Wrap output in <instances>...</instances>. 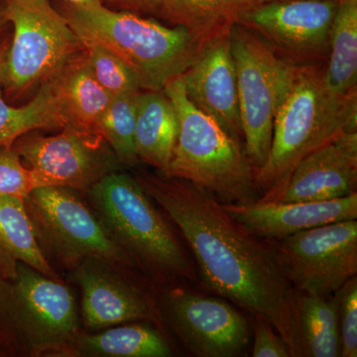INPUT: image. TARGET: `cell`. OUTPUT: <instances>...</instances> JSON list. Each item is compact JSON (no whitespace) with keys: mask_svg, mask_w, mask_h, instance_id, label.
Here are the masks:
<instances>
[{"mask_svg":"<svg viewBox=\"0 0 357 357\" xmlns=\"http://www.w3.org/2000/svg\"><path fill=\"white\" fill-rule=\"evenodd\" d=\"M136 180L177 225L206 285L267 319L291 356H306L296 290L282 268L276 246L250 234L222 203L199 185L162 173L142 174Z\"/></svg>","mask_w":357,"mask_h":357,"instance_id":"obj_1","label":"cell"},{"mask_svg":"<svg viewBox=\"0 0 357 357\" xmlns=\"http://www.w3.org/2000/svg\"><path fill=\"white\" fill-rule=\"evenodd\" d=\"M342 131H357V91L335 93L326 84L324 68L297 65L295 79L274 121L266 162L255 171L261 197L273 202L294 168Z\"/></svg>","mask_w":357,"mask_h":357,"instance_id":"obj_2","label":"cell"},{"mask_svg":"<svg viewBox=\"0 0 357 357\" xmlns=\"http://www.w3.org/2000/svg\"><path fill=\"white\" fill-rule=\"evenodd\" d=\"M61 13L79 36L105 45L137 79L141 91H160L185 72L199 44L185 28L167 27L138 14L102 4L77 6L63 1Z\"/></svg>","mask_w":357,"mask_h":357,"instance_id":"obj_3","label":"cell"},{"mask_svg":"<svg viewBox=\"0 0 357 357\" xmlns=\"http://www.w3.org/2000/svg\"><path fill=\"white\" fill-rule=\"evenodd\" d=\"M86 192L96 218L134 266L159 283L195 278L184 249L136 178L112 172Z\"/></svg>","mask_w":357,"mask_h":357,"instance_id":"obj_4","label":"cell"},{"mask_svg":"<svg viewBox=\"0 0 357 357\" xmlns=\"http://www.w3.org/2000/svg\"><path fill=\"white\" fill-rule=\"evenodd\" d=\"M163 89L178 121L177 142L164 175L199 185L222 204L255 203L261 192L243 143L189 100L181 76Z\"/></svg>","mask_w":357,"mask_h":357,"instance_id":"obj_5","label":"cell"},{"mask_svg":"<svg viewBox=\"0 0 357 357\" xmlns=\"http://www.w3.org/2000/svg\"><path fill=\"white\" fill-rule=\"evenodd\" d=\"M70 289L25 263L14 279L0 277V356H65L79 335Z\"/></svg>","mask_w":357,"mask_h":357,"instance_id":"obj_6","label":"cell"},{"mask_svg":"<svg viewBox=\"0 0 357 357\" xmlns=\"http://www.w3.org/2000/svg\"><path fill=\"white\" fill-rule=\"evenodd\" d=\"M11 24L0 88L16 100L50 81L86 51L82 37L49 0H4Z\"/></svg>","mask_w":357,"mask_h":357,"instance_id":"obj_7","label":"cell"},{"mask_svg":"<svg viewBox=\"0 0 357 357\" xmlns=\"http://www.w3.org/2000/svg\"><path fill=\"white\" fill-rule=\"evenodd\" d=\"M236 62L244 151L255 170L266 162L275 117L287 96L297 65L250 28L236 24L229 34Z\"/></svg>","mask_w":357,"mask_h":357,"instance_id":"obj_8","label":"cell"},{"mask_svg":"<svg viewBox=\"0 0 357 357\" xmlns=\"http://www.w3.org/2000/svg\"><path fill=\"white\" fill-rule=\"evenodd\" d=\"M77 192L47 185L36 188L24 199L35 236L47 260L69 269L91 258L117 268L135 267Z\"/></svg>","mask_w":357,"mask_h":357,"instance_id":"obj_9","label":"cell"},{"mask_svg":"<svg viewBox=\"0 0 357 357\" xmlns=\"http://www.w3.org/2000/svg\"><path fill=\"white\" fill-rule=\"evenodd\" d=\"M279 241V261L298 292L330 297L356 276L357 220L302 230Z\"/></svg>","mask_w":357,"mask_h":357,"instance_id":"obj_10","label":"cell"},{"mask_svg":"<svg viewBox=\"0 0 357 357\" xmlns=\"http://www.w3.org/2000/svg\"><path fill=\"white\" fill-rule=\"evenodd\" d=\"M28 132L13 143L40 187H64L86 192L115 172L119 160L102 137L65 126L56 135Z\"/></svg>","mask_w":357,"mask_h":357,"instance_id":"obj_11","label":"cell"},{"mask_svg":"<svg viewBox=\"0 0 357 357\" xmlns=\"http://www.w3.org/2000/svg\"><path fill=\"white\" fill-rule=\"evenodd\" d=\"M158 309L194 356H245L250 342L248 321L227 301L175 287L166 291Z\"/></svg>","mask_w":357,"mask_h":357,"instance_id":"obj_12","label":"cell"},{"mask_svg":"<svg viewBox=\"0 0 357 357\" xmlns=\"http://www.w3.org/2000/svg\"><path fill=\"white\" fill-rule=\"evenodd\" d=\"M337 0H271L263 2L241 24L259 33L277 53L296 65L328 59Z\"/></svg>","mask_w":357,"mask_h":357,"instance_id":"obj_13","label":"cell"},{"mask_svg":"<svg viewBox=\"0 0 357 357\" xmlns=\"http://www.w3.org/2000/svg\"><path fill=\"white\" fill-rule=\"evenodd\" d=\"M116 268L91 258L74 269V280L81 289L84 326L91 333L133 321L158 323L161 319L156 300L116 273Z\"/></svg>","mask_w":357,"mask_h":357,"instance_id":"obj_14","label":"cell"},{"mask_svg":"<svg viewBox=\"0 0 357 357\" xmlns=\"http://www.w3.org/2000/svg\"><path fill=\"white\" fill-rule=\"evenodd\" d=\"M181 79L189 100L243 143L236 68L229 35L201 45Z\"/></svg>","mask_w":357,"mask_h":357,"instance_id":"obj_15","label":"cell"},{"mask_svg":"<svg viewBox=\"0 0 357 357\" xmlns=\"http://www.w3.org/2000/svg\"><path fill=\"white\" fill-rule=\"evenodd\" d=\"M357 131H342L294 168L273 202L332 201L356 192Z\"/></svg>","mask_w":357,"mask_h":357,"instance_id":"obj_16","label":"cell"},{"mask_svg":"<svg viewBox=\"0 0 357 357\" xmlns=\"http://www.w3.org/2000/svg\"><path fill=\"white\" fill-rule=\"evenodd\" d=\"M225 211L250 234L263 239L281 241L328 223L357 220V194L332 201L307 203L258 202L223 204Z\"/></svg>","mask_w":357,"mask_h":357,"instance_id":"obj_17","label":"cell"},{"mask_svg":"<svg viewBox=\"0 0 357 357\" xmlns=\"http://www.w3.org/2000/svg\"><path fill=\"white\" fill-rule=\"evenodd\" d=\"M50 82L65 126L100 137L98 122L112 96L93 77L86 51Z\"/></svg>","mask_w":357,"mask_h":357,"instance_id":"obj_18","label":"cell"},{"mask_svg":"<svg viewBox=\"0 0 357 357\" xmlns=\"http://www.w3.org/2000/svg\"><path fill=\"white\" fill-rule=\"evenodd\" d=\"M264 0H163L160 17L185 28L201 45L229 36Z\"/></svg>","mask_w":357,"mask_h":357,"instance_id":"obj_19","label":"cell"},{"mask_svg":"<svg viewBox=\"0 0 357 357\" xmlns=\"http://www.w3.org/2000/svg\"><path fill=\"white\" fill-rule=\"evenodd\" d=\"M177 112L164 89L141 91L138 98L135 148L138 159L166 174L177 142Z\"/></svg>","mask_w":357,"mask_h":357,"instance_id":"obj_20","label":"cell"},{"mask_svg":"<svg viewBox=\"0 0 357 357\" xmlns=\"http://www.w3.org/2000/svg\"><path fill=\"white\" fill-rule=\"evenodd\" d=\"M20 262L60 280L40 248L24 199L0 197V277L15 278Z\"/></svg>","mask_w":357,"mask_h":357,"instance_id":"obj_21","label":"cell"},{"mask_svg":"<svg viewBox=\"0 0 357 357\" xmlns=\"http://www.w3.org/2000/svg\"><path fill=\"white\" fill-rule=\"evenodd\" d=\"M173 356L163 335L145 324L112 326L91 333H79L65 356L168 357Z\"/></svg>","mask_w":357,"mask_h":357,"instance_id":"obj_22","label":"cell"},{"mask_svg":"<svg viewBox=\"0 0 357 357\" xmlns=\"http://www.w3.org/2000/svg\"><path fill=\"white\" fill-rule=\"evenodd\" d=\"M324 77L340 95L357 91V0H337Z\"/></svg>","mask_w":357,"mask_h":357,"instance_id":"obj_23","label":"cell"},{"mask_svg":"<svg viewBox=\"0 0 357 357\" xmlns=\"http://www.w3.org/2000/svg\"><path fill=\"white\" fill-rule=\"evenodd\" d=\"M296 306L306 356H340L338 297L296 291Z\"/></svg>","mask_w":357,"mask_h":357,"instance_id":"obj_24","label":"cell"},{"mask_svg":"<svg viewBox=\"0 0 357 357\" xmlns=\"http://www.w3.org/2000/svg\"><path fill=\"white\" fill-rule=\"evenodd\" d=\"M65 121L50 81L42 84L31 100L22 107L6 102L0 88V145H13L14 141L31 131L61 130Z\"/></svg>","mask_w":357,"mask_h":357,"instance_id":"obj_25","label":"cell"},{"mask_svg":"<svg viewBox=\"0 0 357 357\" xmlns=\"http://www.w3.org/2000/svg\"><path fill=\"white\" fill-rule=\"evenodd\" d=\"M141 89L112 96L98 122V134L114 151L119 163L134 165L138 156L135 128Z\"/></svg>","mask_w":357,"mask_h":357,"instance_id":"obj_26","label":"cell"},{"mask_svg":"<svg viewBox=\"0 0 357 357\" xmlns=\"http://www.w3.org/2000/svg\"><path fill=\"white\" fill-rule=\"evenodd\" d=\"M81 37L91 73L107 93L114 96L141 89L133 73L114 53L96 40Z\"/></svg>","mask_w":357,"mask_h":357,"instance_id":"obj_27","label":"cell"},{"mask_svg":"<svg viewBox=\"0 0 357 357\" xmlns=\"http://www.w3.org/2000/svg\"><path fill=\"white\" fill-rule=\"evenodd\" d=\"M39 187L38 178L24 165L13 145H0V197L24 199Z\"/></svg>","mask_w":357,"mask_h":357,"instance_id":"obj_28","label":"cell"},{"mask_svg":"<svg viewBox=\"0 0 357 357\" xmlns=\"http://www.w3.org/2000/svg\"><path fill=\"white\" fill-rule=\"evenodd\" d=\"M340 356H357V278L349 279L337 291Z\"/></svg>","mask_w":357,"mask_h":357,"instance_id":"obj_29","label":"cell"},{"mask_svg":"<svg viewBox=\"0 0 357 357\" xmlns=\"http://www.w3.org/2000/svg\"><path fill=\"white\" fill-rule=\"evenodd\" d=\"M255 340L251 356L253 357L291 356L287 345L273 326L261 317H255Z\"/></svg>","mask_w":357,"mask_h":357,"instance_id":"obj_30","label":"cell"},{"mask_svg":"<svg viewBox=\"0 0 357 357\" xmlns=\"http://www.w3.org/2000/svg\"><path fill=\"white\" fill-rule=\"evenodd\" d=\"M100 2L112 10L158 16L163 0H100Z\"/></svg>","mask_w":357,"mask_h":357,"instance_id":"obj_31","label":"cell"},{"mask_svg":"<svg viewBox=\"0 0 357 357\" xmlns=\"http://www.w3.org/2000/svg\"><path fill=\"white\" fill-rule=\"evenodd\" d=\"M11 35V24L7 18L4 0H0V43Z\"/></svg>","mask_w":357,"mask_h":357,"instance_id":"obj_32","label":"cell"},{"mask_svg":"<svg viewBox=\"0 0 357 357\" xmlns=\"http://www.w3.org/2000/svg\"><path fill=\"white\" fill-rule=\"evenodd\" d=\"M10 36L0 43V84H1L2 73H3L4 62H6L7 51L10 44Z\"/></svg>","mask_w":357,"mask_h":357,"instance_id":"obj_33","label":"cell"},{"mask_svg":"<svg viewBox=\"0 0 357 357\" xmlns=\"http://www.w3.org/2000/svg\"><path fill=\"white\" fill-rule=\"evenodd\" d=\"M63 1L77 6H89L102 4L100 0H63Z\"/></svg>","mask_w":357,"mask_h":357,"instance_id":"obj_34","label":"cell"},{"mask_svg":"<svg viewBox=\"0 0 357 357\" xmlns=\"http://www.w3.org/2000/svg\"><path fill=\"white\" fill-rule=\"evenodd\" d=\"M271 1V0H264V2Z\"/></svg>","mask_w":357,"mask_h":357,"instance_id":"obj_35","label":"cell"}]
</instances>
